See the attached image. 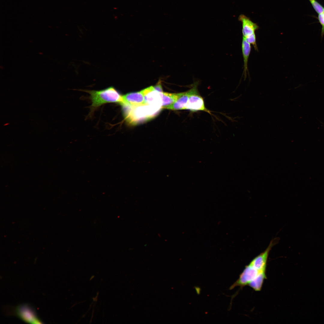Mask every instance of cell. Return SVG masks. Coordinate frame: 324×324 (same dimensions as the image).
Wrapping results in <instances>:
<instances>
[{
	"mask_svg": "<svg viewBox=\"0 0 324 324\" xmlns=\"http://www.w3.org/2000/svg\"><path fill=\"white\" fill-rule=\"evenodd\" d=\"M238 20L242 24L243 37H246L255 33V31L259 28V26L256 23L243 14L239 16Z\"/></svg>",
	"mask_w": 324,
	"mask_h": 324,
	"instance_id": "obj_7",
	"label": "cell"
},
{
	"mask_svg": "<svg viewBox=\"0 0 324 324\" xmlns=\"http://www.w3.org/2000/svg\"><path fill=\"white\" fill-rule=\"evenodd\" d=\"M142 91L144 94L146 104L162 108L161 93L155 90L152 86Z\"/></svg>",
	"mask_w": 324,
	"mask_h": 324,
	"instance_id": "obj_6",
	"label": "cell"
},
{
	"mask_svg": "<svg viewBox=\"0 0 324 324\" xmlns=\"http://www.w3.org/2000/svg\"><path fill=\"white\" fill-rule=\"evenodd\" d=\"M313 7L318 14L324 11V7L316 0H309Z\"/></svg>",
	"mask_w": 324,
	"mask_h": 324,
	"instance_id": "obj_13",
	"label": "cell"
},
{
	"mask_svg": "<svg viewBox=\"0 0 324 324\" xmlns=\"http://www.w3.org/2000/svg\"><path fill=\"white\" fill-rule=\"evenodd\" d=\"M242 49L244 60V71L243 74L245 79L248 72V62L250 55L251 46L250 44L247 42L244 38L243 37L242 44Z\"/></svg>",
	"mask_w": 324,
	"mask_h": 324,
	"instance_id": "obj_9",
	"label": "cell"
},
{
	"mask_svg": "<svg viewBox=\"0 0 324 324\" xmlns=\"http://www.w3.org/2000/svg\"><path fill=\"white\" fill-rule=\"evenodd\" d=\"M153 87L154 89L160 93L163 92L162 86L160 84H157L156 85Z\"/></svg>",
	"mask_w": 324,
	"mask_h": 324,
	"instance_id": "obj_16",
	"label": "cell"
},
{
	"mask_svg": "<svg viewBox=\"0 0 324 324\" xmlns=\"http://www.w3.org/2000/svg\"><path fill=\"white\" fill-rule=\"evenodd\" d=\"M266 278V272H261L248 285L254 290L260 291L261 290L264 279Z\"/></svg>",
	"mask_w": 324,
	"mask_h": 324,
	"instance_id": "obj_12",
	"label": "cell"
},
{
	"mask_svg": "<svg viewBox=\"0 0 324 324\" xmlns=\"http://www.w3.org/2000/svg\"><path fill=\"white\" fill-rule=\"evenodd\" d=\"M263 272H266L259 271L249 264L245 266L238 279L230 286L229 290L233 289L237 286H239L242 288L248 285L260 273Z\"/></svg>",
	"mask_w": 324,
	"mask_h": 324,
	"instance_id": "obj_5",
	"label": "cell"
},
{
	"mask_svg": "<svg viewBox=\"0 0 324 324\" xmlns=\"http://www.w3.org/2000/svg\"><path fill=\"white\" fill-rule=\"evenodd\" d=\"M120 104L122 107L124 116L126 120L133 124L151 118L161 109L147 104L134 106L124 103Z\"/></svg>",
	"mask_w": 324,
	"mask_h": 324,
	"instance_id": "obj_1",
	"label": "cell"
},
{
	"mask_svg": "<svg viewBox=\"0 0 324 324\" xmlns=\"http://www.w3.org/2000/svg\"><path fill=\"white\" fill-rule=\"evenodd\" d=\"M182 93H170L164 92L161 93L162 103V108H166L173 104L182 94Z\"/></svg>",
	"mask_w": 324,
	"mask_h": 324,
	"instance_id": "obj_11",
	"label": "cell"
},
{
	"mask_svg": "<svg viewBox=\"0 0 324 324\" xmlns=\"http://www.w3.org/2000/svg\"><path fill=\"white\" fill-rule=\"evenodd\" d=\"M246 41L250 45L252 44L255 50H258V48L256 43V36L255 33L246 37H244Z\"/></svg>",
	"mask_w": 324,
	"mask_h": 324,
	"instance_id": "obj_14",
	"label": "cell"
},
{
	"mask_svg": "<svg viewBox=\"0 0 324 324\" xmlns=\"http://www.w3.org/2000/svg\"><path fill=\"white\" fill-rule=\"evenodd\" d=\"M189 95V90L186 92H182V94L177 100L166 109L173 110H185L188 104Z\"/></svg>",
	"mask_w": 324,
	"mask_h": 324,
	"instance_id": "obj_10",
	"label": "cell"
},
{
	"mask_svg": "<svg viewBox=\"0 0 324 324\" xmlns=\"http://www.w3.org/2000/svg\"><path fill=\"white\" fill-rule=\"evenodd\" d=\"M10 314L14 315L24 322L30 323H41L33 308L27 304L20 305L13 308Z\"/></svg>",
	"mask_w": 324,
	"mask_h": 324,
	"instance_id": "obj_3",
	"label": "cell"
},
{
	"mask_svg": "<svg viewBox=\"0 0 324 324\" xmlns=\"http://www.w3.org/2000/svg\"><path fill=\"white\" fill-rule=\"evenodd\" d=\"M317 18L322 26L321 36L322 37L324 35V11L319 14Z\"/></svg>",
	"mask_w": 324,
	"mask_h": 324,
	"instance_id": "obj_15",
	"label": "cell"
},
{
	"mask_svg": "<svg viewBox=\"0 0 324 324\" xmlns=\"http://www.w3.org/2000/svg\"><path fill=\"white\" fill-rule=\"evenodd\" d=\"M86 91L90 95L92 111L105 104L112 103L120 104L123 101L122 96L113 86L100 90H88Z\"/></svg>",
	"mask_w": 324,
	"mask_h": 324,
	"instance_id": "obj_2",
	"label": "cell"
},
{
	"mask_svg": "<svg viewBox=\"0 0 324 324\" xmlns=\"http://www.w3.org/2000/svg\"><path fill=\"white\" fill-rule=\"evenodd\" d=\"M122 102L134 106L145 104L144 94L142 91L128 93L122 96Z\"/></svg>",
	"mask_w": 324,
	"mask_h": 324,
	"instance_id": "obj_8",
	"label": "cell"
},
{
	"mask_svg": "<svg viewBox=\"0 0 324 324\" xmlns=\"http://www.w3.org/2000/svg\"><path fill=\"white\" fill-rule=\"evenodd\" d=\"M197 87V83L189 90V95L185 110L192 112L203 111L211 114V112L205 107L203 99L199 93Z\"/></svg>",
	"mask_w": 324,
	"mask_h": 324,
	"instance_id": "obj_4",
	"label": "cell"
}]
</instances>
